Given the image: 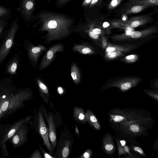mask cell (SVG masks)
<instances>
[{"label": "cell", "mask_w": 158, "mask_h": 158, "mask_svg": "<svg viewBox=\"0 0 158 158\" xmlns=\"http://www.w3.org/2000/svg\"><path fill=\"white\" fill-rule=\"evenodd\" d=\"M132 3L144 4L149 6H157L158 0H131Z\"/></svg>", "instance_id": "ac0fdd59"}, {"label": "cell", "mask_w": 158, "mask_h": 158, "mask_svg": "<svg viewBox=\"0 0 158 158\" xmlns=\"http://www.w3.org/2000/svg\"><path fill=\"white\" fill-rule=\"evenodd\" d=\"M2 111V110L1 109H0V114L1 113Z\"/></svg>", "instance_id": "7dc6e473"}, {"label": "cell", "mask_w": 158, "mask_h": 158, "mask_svg": "<svg viewBox=\"0 0 158 158\" xmlns=\"http://www.w3.org/2000/svg\"><path fill=\"white\" fill-rule=\"evenodd\" d=\"M100 1V0H92L87 9H91L94 7L96 6Z\"/></svg>", "instance_id": "f1b7e54d"}, {"label": "cell", "mask_w": 158, "mask_h": 158, "mask_svg": "<svg viewBox=\"0 0 158 158\" xmlns=\"http://www.w3.org/2000/svg\"><path fill=\"white\" fill-rule=\"evenodd\" d=\"M2 21V20H0V23Z\"/></svg>", "instance_id": "c3c4849f"}, {"label": "cell", "mask_w": 158, "mask_h": 158, "mask_svg": "<svg viewBox=\"0 0 158 158\" xmlns=\"http://www.w3.org/2000/svg\"><path fill=\"white\" fill-rule=\"evenodd\" d=\"M6 97V96L5 95H4L2 96V98H4Z\"/></svg>", "instance_id": "bcb514c9"}, {"label": "cell", "mask_w": 158, "mask_h": 158, "mask_svg": "<svg viewBox=\"0 0 158 158\" xmlns=\"http://www.w3.org/2000/svg\"><path fill=\"white\" fill-rule=\"evenodd\" d=\"M117 55L116 53L112 52H108L107 54L108 56L110 58H115Z\"/></svg>", "instance_id": "d6a6232c"}, {"label": "cell", "mask_w": 158, "mask_h": 158, "mask_svg": "<svg viewBox=\"0 0 158 158\" xmlns=\"http://www.w3.org/2000/svg\"><path fill=\"white\" fill-rule=\"evenodd\" d=\"M123 0H112L108 4L107 8L112 10L116 8L121 3Z\"/></svg>", "instance_id": "7402d4cb"}, {"label": "cell", "mask_w": 158, "mask_h": 158, "mask_svg": "<svg viewBox=\"0 0 158 158\" xmlns=\"http://www.w3.org/2000/svg\"><path fill=\"white\" fill-rule=\"evenodd\" d=\"M86 121L96 130L101 128L100 123L94 113L90 110H87L86 113Z\"/></svg>", "instance_id": "5bb4252c"}, {"label": "cell", "mask_w": 158, "mask_h": 158, "mask_svg": "<svg viewBox=\"0 0 158 158\" xmlns=\"http://www.w3.org/2000/svg\"><path fill=\"white\" fill-rule=\"evenodd\" d=\"M36 0H20L19 10L24 21H31L34 16Z\"/></svg>", "instance_id": "277c9868"}, {"label": "cell", "mask_w": 158, "mask_h": 158, "mask_svg": "<svg viewBox=\"0 0 158 158\" xmlns=\"http://www.w3.org/2000/svg\"><path fill=\"white\" fill-rule=\"evenodd\" d=\"M15 132V129H12L11 130L8 134V137L10 138L14 134Z\"/></svg>", "instance_id": "d590c367"}, {"label": "cell", "mask_w": 158, "mask_h": 158, "mask_svg": "<svg viewBox=\"0 0 158 158\" xmlns=\"http://www.w3.org/2000/svg\"><path fill=\"white\" fill-rule=\"evenodd\" d=\"M19 141V138L18 136L17 135L14 136L13 139V141L15 144H17Z\"/></svg>", "instance_id": "e575fe53"}, {"label": "cell", "mask_w": 158, "mask_h": 158, "mask_svg": "<svg viewBox=\"0 0 158 158\" xmlns=\"http://www.w3.org/2000/svg\"><path fill=\"white\" fill-rule=\"evenodd\" d=\"M104 150L108 154L113 153L115 149L114 142L111 136L109 135L105 136L103 140Z\"/></svg>", "instance_id": "7c38bea8"}, {"label": "cell", "mask_w": 158, "mask_h": 158, "mask_svg": "<svg viewBox=\"0 0 158 158\" xmlns=\"http://www.w3.org/2000/svg\"><path fill=\"white\" fill-rule=\"evenodd\" d=\"M73 50L75 52L83 54H91L93 52L90 48L82 44H75L73 48Z\"/></svg>", "instance_id": "2e32d148"}, {"label": "cell", "mask_w": 158, "mask_h": 158, "mask_svg": "<svg viewBox=\"0 0 158 158\" xmlns=\"http://www.w3.org/2000/svg\"><path fill=\"white\" fill-rule=\"evenodd\" d=\"M92 0H83L81 4V7L84 10H85L88 8Z\"/></svg>", "instance_id": "83f0119b"}, {"label": "cell", "mask_w": 158, "mask_h": 158, "mask_svg": "<svg viewBox=\"0 0 158 158\" xmlns=\"http://www.w3.org/2000/svg\"><path fill=\"white\" fill-rule=\"evenodd\" d=\"M71 75L75 84H77L80 83L81 79L80 72L77 65L74 62L71 65Z\"/></svg>", "instance_id": "9a60e30c"}, {"label": "cell", "mask_w": 158, "mask_h": 158, "mask_svg": "<svg viewBox=\"0 0 158 158\" xmlns=\"http://www.w3.org/2000/svg\"><path fill=\"white\" fill-rule=\"evenodd\" d=\"M133 85V83L130 81L121 83L117 85L122 91L127 90Z\"/></svg>", "instance_id": "44dd1931"}, {"label": "cell", "mask_w": 158, "mask_h": 158, "mask_svg": "<svg viewBox=\"0 0 158 158\" xmlns=\"http://www.w3.org/2000/svg\"><path fill=\"white\" fill-rule=\"evenodd\" d=\"M135 58V56L134 55H131L127 56L126 57V59L128 60H131Z\"/></svg>", "instance_id": "60d3db41"}, {"label": "cell", "mask_w": 158, "mask_h": 158, "mask_svg": "<svg viewBox=\"0 0 158 158\" xmlns=\"http://www.w3.org/2000/svg\"><path fill=\"white\" fill-rule=\"evenodd\" d=\"M9 102L7 101H5L4 102L2 105L1 109L3 111H5L7 109Z\"/></svg>", "instance_id": "1f68e13d"}, {"label": "cell", "mask_w": 158, "mask_h": 158, "mask_svg": "<svg viewBox=\"0 0 158 158\" xmlns=\"http://www.w3.org/2000/svg\"><path fill=\"white\" fill-rule=\"evenodd\" d=\"M92 151L90 149L85 150L78 157L80 158H89L92 155Z\"/></svg>", "instance_id": "cb8c5ba5"}, {"label": "cell", "mask_w": 158, "mask_h": 158, "mask_svg": "<svg viewBox=\"0 0 158 158\" xmlns=\"http://www.w3.org/2000/svg\"><path fill=\"white\" fill-rule=\"evenodd\" d=\"M75 132L76 134L79 137L80 135V133L78 128L76 125H75Z\"/></svg>", "instance_id": "f35d334b"}, {"label": "cell", "mask_w": 158, "mask_h": 158, "mask_svg": "<svg viewBox=\"0 0 158 158\" xmlns=\"http://www.w3.org/2000/svg\"><path fill=\"white\" fill-rule=\"evenodd\" d=\"M46 49V48L42 45L37 46H31L28 49V54L30 59L35 64H37L39 56Z\"/></svg>", "instance_id": "9c48e42d"}, {"label": "cell", "mask_w": 158, "mask_h": 158, "mask_svg": "<svg viewBox=\"0 0 158 158\" xmlns=\"http://www.w3.org/2000/svg\"><path fill=\"white\" fill-rule=\"evenodd\" d=\"M73 117L76 121L79 123L84 124L87 122L86 113L82 108L74 106Z\"/></svg>", "instance_id": "8fae6325"}, {"label": "cell", "mask_w": 158, "mask_h": 158, "mask_svg": "<svg viewBox=\"0 0 158 158\" xmlns=\"http://www.w3.org/2000/svg\"><path fill=\"white\" fill-rule=\"evenodd\" d=\"M40 148L41 152L43 155V157L44 158H55V156L52 155L49 153H48L45 151L42 148V147L40 145Z\"/></svg>", "instance_id": "4316f807"}, {"label": "cell", "mask_w": 158, "mask_h": 158, "mask_svg": "<svg viewBox=\"0 0 158 158\" xmlns=\"http://www.w3.org/2000/svg\"><path fill=\"white\" fill-rule=\"evenodd\" d=\"M45 116L48 124L49 137L51 141L53 151L55 149L57 143L56 125L53 117L51 114Z\"/></svg>", "instance_id": "ba28073f"}, {"label": "cell", "mask_w": 158, "mask_h": 158, "mask_svg": "<svg viewBox=\"0 0 158 158\" xmlns=\"http://www.w3.org/2000/svg\"><path fill=\"white\" fill-rule=\"evenodd\" d=\"M152 19L148 15L137 16L130 18L126 20H118L117 23L124 25L136 27L143 25L151 21Z\"/></svg>", "instance_id": "52a82bcc"}, {"label": "cell", "mask_w": 158, "mask_h": 158, "mask_svg": "<svg viewBox=\"0 0 158 158\" xmlns=\"http://www.w3.org/2000/svg\"><path fill=\"white\" fill-rule=\"evenodd\" d=\"M119 142L122 146H124L126 144V142L123 140H120Z\"/></svg>", "instance_id": "b9f144b4"}, {"label": "cell", "mask_w": 158, "mask_h": 158, "mask_svg": "<svg viewBox=\"0 0 158 158\" xmlns=\"http://www.w3.org/2000/svg\"><path fill=\"white\" fill-rule=\"evenodd\" d=\"M73 0H56V6L59 8H61L65 4Z\"/></svg>", "instance_id": "d4e9b609"}, {"label": "cell", "mask_w": 158, "mask_h": 158, "mask_svg": "<svg viewBox=\"0 0 158 158\" xmlns=\"http://www.w3.org/2000/svg\"><path fill=\"white\" fill-rule=\"evenodd\" d=\"M132 32L130 30H128L127 31L126 34L127 35H130Z\"/></svg>", "instance_id": "ee69618b"}, {"label": "cell", "mask_w": 158, "mask_h": 158, "mask_svg": "<svg viewBox=\"0 0 158 158\" xmlns=\"http://www.w3.org/2000/svg\"><path fill=\"white\" fill-rule=\"evenodd\" d=\"M142 128L138 124H133L128 126V129L130 131L134 133H141Z\"/></svg>", "instance_id": "ffe728a7"}, {"label": "cell", "mask_w": 158, "mask_h": 158, "mask_svg": "<svg viewBox=\"0 0 158 158\" xmlns=\"http://www.w3.org/2000/svg\"><path fill=\"white\" fill-rule=\"evenodd\" d=\"M109 26V23L107 22H105L103 24V27L104 28L107 27Z\"/></svg>", "instance_id": "7bdbcfd3"}, {"label": "cell", "mask_w": 158, "mask_h": 158, "mask_svg": "<svg viewBox=\"0 0 158 158\" xmlns=\"http://www.w3.org/2000/svg\"><path fill=\"white\" fill-rule=\"evenodd\" d=\"M115 49V48L109 47L106 49V51L108 52H113Z\"/></svg>", "instance_id": "ab89813d"}, {"label": "cell", "mask_w": 158, "mask_h": 158, "mask_svg": "<svg viewBox=\"0 0 158 158\" xmlns=\"http://www.w3.org/2000/svg\"><path fill=\"white\" fill-rule=\"evenodd\" d=\"M17 66V60L16 59H15L9 65L7 69L8 72L11 74H15Z\"/></svg>", "instance_id": "d6986e66"}, {"label": "cell", "mask_w": 158, "mask_h": 158, "mask_svg": "<svg viewBox=\"0 0 158 158\" xmlns=\"http://www.w3.org/2000/svg\"><path fill=\"white\" fill-rule=\"evenodd\" d=\"M148 94L150 96L156 100L157 101H158V95L157 94H154L151 92L148 93Z\"/></svg>", "instance_id": "836d02e7"}, {"label": "cell", "mask_w": 158, "mask_h": 158, "mask_svg": "<svg viewBox=\"0 0 158 158\" xmlns=\"http://www.w3.org/2000/svg\"><path fill=\"white\" fill-rule=\"evenodd\" d=\"M133 148L135 151L139 152V154L142 156H145V155L144 154L143 151L140 147L135 146L133 147Z\"/></svg>", "instance_id": "f546056e"}, {"label": "cell", "mask_w": 158, "mask_h": 158, "mask_svg": "<svg viewBox=\"0 0 158 158\" xmlns=\"http://www.w3.org/2000/svg\"><path fill=\"white\" fill-rule=\"evenodd\" d=\"M46 0L48 3H49L51 1V0Z\"/></svg>", "instance_id": "f6af8a7d"}, {"label": "cell", "mask_w": 158, "mask_h": 158, "mask_svg": "<svg viewBox=\"0 0 158 158\" xmlns=\"http://www.w3.org/2000/svg\"><path fill=\"white\" fill-rule=\"evenodd\" d=\"M156 30L155 27H152L141 31H133L131 32L130 35L133 38H138L142 36L151 34L155 31Z\"/></svg>", "instance_id": "e0dca14e"}, {"label": "cell", "mask_w": 158, "mask_h": 158, "mask_svg": "<svg viewBox=\"0 0 158 158\" xmlns=\"http://www.w3.org/2000/svg\"><path fill=\"white\" fill-rule=\"evenodd\" d=\"M5 26V23L3 21L0 23V33L3 30Z\"/></svg>", "instance_id": "74e56055"}, {"label": "cell", "mask_w": 158, "mask_h": 158, "mask_svg": "<svg viewBox=\"0 0 158 158\" xmlns=\"http://www.w3.org/2000/svg\"><path fill=\"white\" fill-rule=\"evenodd\" d=\"M10 13V10L5 7L0 6V17H3Z\"/></svg>", "instance_id": "484cf974"}, {"label": "cell", "mask_w": 158, "mask_h": 158, "mask_svg": "<svg viewBox=\"0 0 158 158\" xmlns=\"http://www.w3.org/2000/svg\"><path fill=\"white\" fill-rule=\"evenodd\" d=\"M116 140L118 147V156H119L120 155L122 154H124L125 155L126 154V153L125 151L124 147L122 146L121 145L118 140L116 139Z\"/></svg>", "instance_id": "603a6c76"}, {"label": "cell", "mask_w": 158, "mask_h": 158, "mask_svg": "<svg viewBox=\"0 0 158 158\" xmlns=\"http://www.w3.org/2000/svg\"><path fill=\"white\" fill-rule=\"evenodd\" d=\"M150 6L144 4L132 3L131 6L128 7L123 12L127 15L136 13L141 12Z\"/></svg>", "instance_id": "4fadbf2b"}, {"label": "cell", "mask_w": 158, "mask_h": 158, "mask_svg": "<svg viewBox=\"0 0 158 158\" xmlns=\"http://www.w3.org/2000/svg\"><path fill=\"white\" fill-rule=\"evenodd\" d=\"M69 131H63L59 141L56 143L57 146L55 157L63 158L68 157L70 152L73 144V138Z\"/></svg>", "instance_id": "7a4b0ae2"}, {"label": "cell", "mask_w": 158, "mask_h": 158, "mask_svg": "<svg viewBox=\"0 0 158 158\" xmlns=\"http://www.w3.org/2000/svg\"><path fill=\"white\" fill-rule=\"evenodd\" d=\"M123 147H124V148L125 151V152H126V153L128 154L130 156H132L130 152L129 148L127 146H126V145H125Z\"/></svg>", "instance_id": "8d00e7d4"}, {"label": "cell", "mask_w": 158, "mask_h": 158, "mask_svg": "<svg viewBox=\"0 0 158 158\" xmlns=\"http://www.w3.org/2000/svg\"><path fill=\"white\" fill-rule=\"evenodd\" d=\"M38 130L40 135L43 139L44 143L49 153L53 156V151L49 141L48 127H47L44 116L40 111L39 112L38 115Z\"/></svg>", "instance_id": "8992f818"}, {"label": "cell", "mask_w": 158, "mask_h": 158, "mask_svg": "<svg viewBox=\"0 0 158 158\" xmlns=\"http://www.w3.org/2000/svg\"><path fill=\"white\" fill-rule=\"evenodd\" d=\"M32 157L35 158H42L43 157L39 150H36L34 153Z\"/></svg>", "instance_id": "4dcf8cb0"}, {"label": "cell", "mask_w": 158, "mask_h": 158, "mask_svg": "<svg viewBox=\"0 0 158 158\" xmlns=\"http://www.w3.org/2000/svg\"><path fill=\"white\" fill-rule=\"evenodd\" d=\"M64 49V46L61 43L57 44L49 48L42 60L39 70H42L49 66L53 60L56 53L63 51Z\"/></svg>", "instance_id": "5b68a950"}, {"label": "cell", "mask_w": 158, "mask_h": 158, "mask_svg": "<svg viewBox=\"0 0 158 158\" xmlns=\"http://www.w3.org/2000/svg\"><path fill=\"white\" fill-rule=\"evenodd\" d=\"M36 83L38 87L40 97L44 101L48 104L51 95L47 86L39 78H37Z\"/></svg>", "instance_id": "30bf717a"}, {"label": "cell", "mask_w": 158, "mask_h": 158, "mask_svg": "<svg viewBox=\"0 0 158 158\" xmlns=\"http://www.w3.org/2000/svg\"><path fill=\"white\" fill-rule=\"evenodd\" d=\"M18 17L12 22L7 34L0 49V63L8 55L13 43L15 35L18 28Z\"/></svg>", "instance_id": "3957f363"}, {"label": "cell", "mask_w": 158, "mask_h": 158, "mask_svg": "<svg viewBox=\"0 0 158 158\" xmlns=\"http://www.w3.org/2000/svg\"><path fill=\"white\" fill-rule=\"evenodd\" d=\"M31 21L35 22L33 27L39 31L46 33L43 37L46 39L45 44L67 37L73 32L76 23L70 15L44 10L34 15Z\"/></svg>", "instance_id": "6da1fadb"}]
</instances>
